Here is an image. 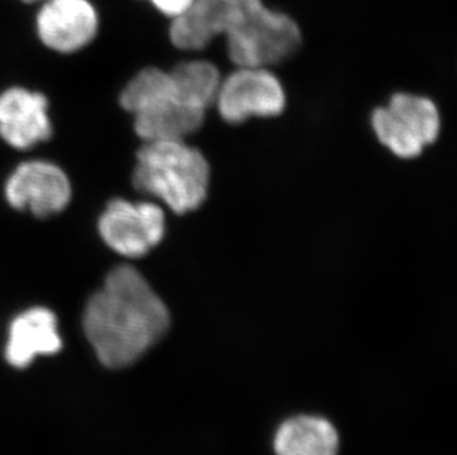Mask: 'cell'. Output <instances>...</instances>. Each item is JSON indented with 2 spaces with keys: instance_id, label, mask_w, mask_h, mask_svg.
Returning a JSON list of instances; mask_svg holds the SVG:
<instances>
[{
  "instance_id": "ba28073f",
  "label": "cell",
  "mask_w": 457,
  "mask_h": 455,
  "mask_svg": "<svg viewBox=\"0 0 457 455\" xmlns=\"http://www.w3.org/2000/svg\"><path fill=\"white\" fill-rule=\"evenodd\" d=\"M67 173L45 160H30L18 166L4 184L6 202L17 211L49 218L65 211L71 200Z\"/></svg>"
},
{
  "instance_id": "8fae6325",
  "label": "cell",
  "mask_w": 457,
  "mask_h": 455,
  "mask_svg": "<svg viewBox=\"0 0 457 455\" xmlns=\"http://www.w3.org/2000/svg\"><path fill=\"white\" fill-rule=\"evenodd\" d=\"M48 99L40 92L11 87L0 95V136L17 150H30L52 136Z\"/></svg>"
},
{
  "instance_id": "30bf717a",
  "label": "cell",
  "mask_w": 457,
  "mask_h": 455,
  "mask_svg": "<svg viewBox=\"0 0 457 455\" xmlns=\"http://www.w3.org/2000/svg\"><path fill=\"white\" fill-rule=\"evenodd\" d=\"M36 24L45 46L71 54L96 39L100 21L89 0H48L40 9Z\"/></svg>"
},
{
  "instance_id": "2e32d148",
  "label": "cell",
  "mask_w": 457,
  "mask_h": 455,
  "mask_svg": "<svg viewBox=\"0 0 457 455\" xmlns=\"http://www.w3.org/2000/svg\"><path fill=\"white\" fill-rule=\"evenodd\" d=\"M24 2H35V0H24Z\"/></svg>"
},
{
  "instance_id": "7c38bea8",
  "label": "cell",
  "mask_w": 457,
  "mask_h": 455,
  "mask_svg": "<svg viewBox=\"0 0 457 455\" xmlns=\"http://www.w3.org/2000/svg\"><path fill=\"white\" fill-rule=\"evenodd\" d=\"M61 348L62 340L55 314L37 306L24 310L11 322L4 357L15 368H26L36 358L54 355Z\"/></svg>"
},
{
  "instance_id": "3957f363",
  "label": "cell",
  "mask_w": 457,
  "mask_h": 455,
  "mask_svg": "<svg viewBox=\"0 0 457 455\" xmlns=\"http://www.w3.org/2000/svg\"><path fill=\"white\" fill-rule=\"evenodd\" d=\"M120 105L134 116L144 142L186 141L204 123L206 110L187 99L170 71L143 70L126 85Z\"/></svg>"
},
{
  "instance_id": "8992f818",
  "label": "cell",
  "mask_w": 457,
  "mask_h": 455,
  "mask_svg": "<svg viewBox=\"0 0 457 455\" xmlns=\"http://www.w3.org/2000/svg\"><path fill=\"white\" fill-rule=\"evenodd\" d=\"M164 211L159 204L116 198L108 203L98 220L104 243L123 258L150 253L164 236Z\"/></svg>"
},
{
  "instance_id": "5bb4252c",
  "label": "cell",
  "mask_w": 457,
  "mask_h": 455,
  "mask_svg": "<svg viewBox=\"0 0 457 455\" xmlns=\"http://www.w3.org/2000/svg\"><path fill=\"white\" fill-rule=\"evenodd\" d=\"M178 87L187 99L197 107H212L215 103L216 95L220 91V70L209 61H188L170 70Z\"/></svg>"
},
{
  "instance_id": "9c48e42d",
  "label": "cell",
  "mask_w": 457,
  "mask_h": 455,
  "mask_svg": "<svg viewBox=\"0 0 457 455\" xmlns=\"http://www.w3.org/2000/svg\"><path fill=\"white\" fill-rule=\"evenodd\" d=\"M262 4V0H195L186 12L173 18L169 39L182 51H202Z\"/></svg>"
},
{
  "instance_id": "277c9868",
  "label": "cell",
  "mask_w": 457,
  "mask_h": 455,
  "mask_svg": "<svg viewBox=\"0 0 457 455\" xmlns=\"http://www.w3.org/2000/svg\"><path fill=\"white\" fill-rule=\"evenodd\" d=\"M225 40L228 58L236 67L268 69L298 51L303 33L287 13L262 4L229 31Z\"/></svg>"
},
{
  "instance_id": "4fadbf2b",
  "label": "cell",
  "mask_w": 457,
  "mask_h": 455,
  "mask_svg": "<svg viewBox=\"0 0 457 455\" xmlns=\"http://www.w3.org/2000/svg\"><path fill=\"white\" fill-rule=\"evenodd\" d=\"M276 455H337L339 434L323 417L296 416L281 423L274 436Z\"/></svg>"
},
{
  "instance_id": "7a4b0ae2",
  "label": "cell",
  "mask_w": 457,
  "mask_h": 455,
  "mask_svg": "<svg viewBox=\"0 0 457 455\" xmlns=\"http://www.w3.org/2000/svg\"><path fill=\"white\" fill-rule=\"evenodd\" d=\"M211 169L204 155L184 141L145 142L137 153L135 188L184 215L206 200Z\"/></svg>"
},
{
  "instance_id": "6da1fadb",
  "label": "cell",
  "mask_w": 457,
  "mask_h": 455,
  "mask_svg": "<svg viewBox=\"0 0 457 455\" xmlns=\"http://www.w3.org/2000/svg\"><path fill=\"white\" fill-rule=\"evenodd\" d=\"M168 306L143 274L129 265L112 269L87 301L83 331L101 364H134L169 330Z\"/></svg>"
},
{
  "instance_id": "5b68a950",
  "label": "cell",
  "mask_w": 457,
  "mask_h": 455,
  "mask_svg": "<svg viewBox=\"0 0 457 455\" xmlns=\"http://www.w3.org/2000/svg\"><path fill=\"white\" fill-rule=\"evenodd\" d=\"M440 112L431 99L394 95L386 107L375 110L371 126L376 136L402 159H414L440 134Z\"/></svg>"
},
{
  "instance_id": "52a82bcc",
  "label": "cell",
  "mask_w": 457,
  "mask_h": 455,
  "mask_svg": "<svg viewBox=\"0 0 457 455\" xmlns=\"http://www.w3.org/2000/svg\"><path fill=\"white\" fill-rule=\"evenodd\" d=\"M215 105L225 121L238 125L254 116H278L285 110L286 94L270 70L237 67L220 80Z\"/></svg>"
},
{
  "instance_id": "9a60e30c",
  "label": "cell",
  "mask_w": 457,
  "mask_h": 455,
  "mask_svg": "<svg viewBox=\"0 0 457 455\" xmlns=\"http://www.w3.org/2000/svg\"><path fill=\"white\" fill-rule=\"evenodd\" d=\"M160 13L169 18H177L190 8L195 0H147Z\"/></svg>"
}]
</instances>
